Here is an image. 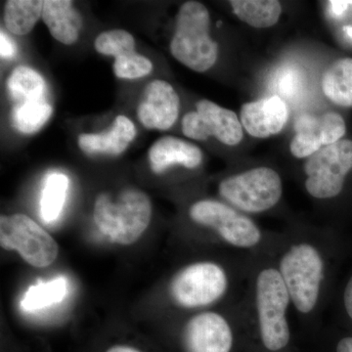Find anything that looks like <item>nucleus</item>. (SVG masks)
<instances>
[{
  "mask_svg": "<svg viewBox=\"0 0 352 352\" xmlns=\"http://www.w3.org/2000/svg\"><path fill=\"white\" fill-rule=\"evenodd\" d=\"M190 222L234 254L273 256L280 233L264 230L249 215L223 201L201 199L188 208Z\"/></svg>",
  "mask_w": 352,
  "mask_h": 352,
  "instance_id": "nucleus-4",
  "label": "nucleus"
},
{
  "mask_svg": "<svg viewBox=\"0 0 352 352\" xmlns=\"http://www.w3.org/2000/svg\"><path fill=\"white\" fill-rule=\"evenodd\" d=\"M322 90L333 103L352 107V58H340L326 69Z\"/></svg>",
  "mask_w": 352,
  "mask_h": 352,
  "instance_id": "nucleus-20",
  "label": "nucleus"
},
{
  "mask_svg": "<svg viewBox=\"0 0 352 352\" xmlns=\"http://www.w3.org/2000/svg\"><path fill=\"white\" fill-rule=\"evenodd\" d=\"M180 99L170 82L154 80L143 89L138 105L140 124L150 131H168L178 119Z\"/></svg>",
  "mask_w": 352,
  "mask_h": 352,
  "instance_id": "nucleus-14",
  "label": "nucleus"
},
{
  "mask_svg": "<svg viewBox=\"0 0 352 352\" xmlns=\"http://www.w3.org/2000/svg\"><path fill=\"white\" fill-rule=\"evenodd\" d=\"M352 170V141L342 139L307 157L303 166L305 188L315 200L337 198Z\"/></svg>",
  "mask_w": 352,
  "mask_h": 352,
  "instance_id": "nucleus-9",
  "label": "nucleus"
},
{
  "mask_svg": "<svg viewBox=\"0 0 352 352\" xmlns=\"http://www.w3.org/2000/svg\"><path fill=\"white\" fill-rule=\"evenodd\" d=\"M43 20L51 36L65 45H73L80 38L82 17L69 0H44Z\"/></svg>",
  "mask_w": 352,
  "mask_h": 352,
  "instance_id": "nucleus-18",
  "label": "nucleus"
},
{
  "mask_svg": "<svg viewBox=\"0 0 352 352\" xmlns=\"http://www.w3.org/2000/svg\"><path fill=\"white\" fill-rule=\"evenodd\" d=\"M150 168L155 175H163L178 164L187 170H196L203 163V152L198 146L175 136H164L150 148Z\"/></svg>",
  "mask_w": 352,
  "mask_h": 352,
  "instance_id": "nucleus-16",
  "label": "nucleus"
},
{
  "mask_svg": "<svg viewBox=\"0 0 352 352\" xmlns=\"http://www.w3.org/2000/svg\"><path fill=\"white\" fill-rule=\"evenodd\" d=\"M234 254L227 261L201 259L185 264L171 276L168 295L183 311L212 309L242 300L252 258Z\"/></svg>",
  "mask_w": 352,
  "mask_h": 352,
  "instance_id": "nucleus-3",
  "label": "nucleus"
},
{
  "mask_svg": "<svg viewBox=\"0 0 352 352\" xmlns=\"http://www.w3.org/2000/svg\"><path fill=\"white\" fill-rule=\"evenodd\" d=\"M229 3L242 22L258 29L272 27L281 17V3L276 0H232Z\"/></svg>",
  "mask_w": 352,
  "mask_h": 352,
  "instance_id": "nucleus-21",
  "label": "nucleus"
},
{
  "mask_svg": "<svg viewBox=\"0 0 352 352\" xmlns=\"http://www.w3.org/2000/svg\"><path fill=\"white\" fill-rule=\"evenodd\" d=\"M342 302H344V310H346L347 316L352 321V276L349 278L346 288H344Z\"/></svg>",
  "mask_w": 352,
  "mask_h": 352,
  "instance_id": "nucleus-27",
  "label": "nucleus"
},
{
  "mask_svg": "<svg viewBox=\"0 0 352 352\" xmlns=\"http://www.w3.org/2000/svg\"><path fill=\"white\" fill-rule=\"evenodd\" d=\"M272 258L300 320H317L330 271L328 245L320 231L293 229L280 233Z\"/></svg>",
  "mask_w": 352,
  "mask_h": 352,
  "instance_id": "nucleus-1",
  "label": "nucleus"
},
{
  "mask_svg": "<svg viewBox=\"0 0 352 352\" xmlns=\"http://www.w3.org/2000/svg\"><path fill=\"white\" fill-rule=\"evenodd\" d=\"M219 194L224 203L249 215L270 212L283 197V182L276 170L258 166L226 176L220 182Z\"/></svg>",
  "mask_w": 352,
  "mask_h": 352,
  "instance_id": "nucleus-8",
  "label": "nucleus"
},
{
  "mask_svg": "<svg viewBox=\"0 0 352 352\" xmlns=\"http://www.w3.org/2000/svg\"><path fill=\"white\" fill-rule=\"evenodd\" d=\"M95 50L106 56H113V73L122 80H136L152 73L151 60L135 50L133 36L122 29H113L101 32L94 41Z\"/></svg>",
  "mask_w": 352,
  "mask_h": 352,
  "instance_id": "nucleus-13",
  "label": "nucleus"
},
{
  "mask_svg": "<svg viewBox=\"0 0 352 352\" xmlns=\"http://www.w3.org/2000/svg\"><path fill=\"white\" fill-rule=\"evenodd\" d=\"M68 294V280L57 277L47 282L32 285L21 300L24 311L36 312L62 302Z\"/></svg>",
  "mask_w": 352,
  "mask_h": 352,
  "instance_id": "nucleus-23",
  "label": "nucleus"
},
{
  "mask_svg": "<svg viewBox=\"0 0 352 352\" xmlns=\"http://www.w3.org/2000/svg\"><path fill=\"white\" fill-rule=\"evenodd\" d=\"M106 352H142L134 347L129 346H115L109 349Z\"/></svg>",
  "mask_w": 352,
  "mask_h": 352,
  "instance_id": "nucleus-29",
  "label": "nucleus"
},
{
  "mask_svg": "<svg viewBox=\"0 0 352 352\" xmlns=\"http://www.w3.org/2000/svg\"><path fill=\"white\" fill-rule=\"evenodd\" d=\"M7 90L13 105L46 100L47 87L43 76L28 66L16 67L7 80Z\"/></svg>",
  "mask_w": 352,
  "mask_h": 352,
  "instance_id": "nucleus-19",
  "label": "nucleus"
},
{
  "mask_svg": "<svg viewBox=\"0 0 352 352\" xmlns=\"http://www.w3.org/2000/svg\"><path fill=\"white\" fill-rule=\"evenodd\" d=\"M0 245L6 251L17 252L25 263L36 268L51 265L59 254L54 238L24 214L1 215Z\"/></svg>",
  "mask_w": 352,
  "mask_h": 352,
  "instance_id": "nucleus-10",
  "label": "nucleus"
},
{
  "mask_svg": "<svg viewBox=\"0 0 352 352\" xmlns=\"http://www.w3.org/2000/svg\"><path fill=\"white\" fill-rule=\"evenodd\" d=\"M52 113V106L47 100L17 104L11 110V124L21 133H36L50 120Z\"/></svg>",
  "mask_w": 352,
  "mask_h": 352,
  "instance_id": "nucleus-25",
  "label": "nucleus"
},
{
  "mask_svg": "<svg viewBox=\"0 0 352 352\" xmlns=\"http://www.w3.org/2000/svg\"><path fill=\"white\" fill-rule=\"evenodd\" d=\"M43 1L41 0H8L4 6V24L15 36H25L43 18Z\"/></svg>",
  "mask_w": 352,
  "mask_h": 352,
  "instance_id": "nucleus-22",
  "label": "nucleus"
},
{
  "mask_svg": "<svg viewBox=\"0 0 352 352\" xmlns=\"http://www.w3.org/2000/svg\"><path fill=\"white\" fill-rule=\"evenodd\" d=\"M296 133L289 144L292 155L298 159L309 157L325 146L333 144L346 135V126L340 113L328 112L321 116H300L296 120Z\"/></svg>",
  "mask_w": 352,
  "mask_h": 352,
  "instance_id": "nucleus-12",
  "label": "nucleus"
},
{
  "mask_svg": "<svg viewBox=\"0 0 352 352\" xmlns=\"http://www.w3.org/2000/svg\"><path fill=\"white\" fill-rule=\"evenodd\" d=\"M238 333L247 335L243 298L226 309L193 312L183 323L180 344L184 352H233Z\"/></svg>",
  "mask_w": 352,
  "mask_h": 352,
  "instance_id": "nucleus-6",
  "label": "nucleus"
},
{
  "mask_svg": "<svg viewBox=\"0 0 352 352\" xmlns=\"http://www.w3.org/2000/svg\"><path fill=\"white\" fill-rule=\"evenodd\" d=\"M336 352H352V337L342 338L336 346Z\"/></svg>",
  "mask_w": 352,
  "mask_h": 352,
  "instance_id": "nucleus-28",
  "label": "nucleus"
},
{
  "mask_svg": "<svg viewBox=\"0 0 352 352\" xmlns=\"http://www.w3.org/2000/svg\"><path fill=\"white\" fill-rule=\"evenodd\" d=\"M182 126L186 138L198 141L214 136L223 144L235 146L244 136L242 124L235 112L207 99L196 104L195 112L183 117Z\"/></svg>",
  "mask_w": 352,
  "mask_h": 352,
  "instance_id": "nucleus-11",
  "label": "nucleus"
},
{
  "mask_svg": "<svg viewBox=\"0 0 352 352\" xmlns=\"http://www.w3.org/2000/svg\"><path fill=\"white\" fill-rule=\"evenodd\" d=\"M152 203L142 190L126 188L113 196L101 193L94 203V219L99 232L115 244L138 242L152 219Z\"/></svg>",
  "mask_w": 352,
  "mask_h": 352,
  "instance_id": "nucleus-5",
  "label": "nucleus"
},
{
  "mask_svg": "<svg viewBox=\"0 0 352 352\" xmlns=\"http://www.w3.org/2000/svg\"><path fill=\"white\" fill-rule=\"evenodd\" d=\"M210 17L207 7L199 1H186L176 15L170 53L185 67L204 73L214 67L219 45L210 36Z\"/></svg>",
  "mask_w": 352,
  "mask_h": 352,
  "instance_id": "nucleus-7",
  "label": "nucleus"
},
{
  "mask_svg": "<svg viewBox=\"0 0 352 352\" xmlns=\"http://www.w3.org/2000/svg\"><path fill=\"white\" fill-rule=\"evenodd\" d=\"M136 127L126 116L119 115L108 131L99 133H82L78 139L80 149L89 156H120L136 138Z\"/></svg>",
  "mask_w": 352,
  "mask_h": 352,
  "instance_id": "nucleus-17",
  "label": "nucleus"
},
{
  "mask_svg": "<svg viewBox=\"0 0 352 352\" xmlns=\"http://www.w3.org/2000/svg\"><path fill=\"white\" fill-rule=\"evenodd\" d=\"M241 124L250 135L267 138L279 133L289 119L286 102L279 96L249 102L241 109Z\"/></svg>",
  "mask_w": 352,
  "mask_h": 352,
  "instance_id": "nucleus-15",
  "label": "nucleus"
},
{
  "mask_svg": "<svg viewBox=\"0 0 352 352\" xmlns=\"http://www.w3.org/2000/svg\"><path fill=\"white\" fill-rule=\"evenodd\" d=\"M0 54H1L2 59H10L16 54V45L14 41L10 38L7 36L6 32L1 31V36H0Z\"/></svg>",
  "mask_w": 352,
  "mask_h": 352,
  "instance_id": "nucleus-26",
  "label": "nucleus"
},
{
  "mask_svg": "<svg viewBox=\"0 0 352 352\" xmlns=\"http://www.w3.org/2000/svg\"><path fill=\"white\" fill-rule=\"evenodd\" d=\"M245 333L263 351L284 352L292 342L291 296L271 256L252 258L244 296Z\"/></svg>",
  "mask_w": 352,
  "mask_h": 352,
  "instance_id": "nucleus-2",
  "label": "nucleus"
},
{
  "mask_svg": "<svg viewBox=\"0 0 352 352\" xmlns=\"http://www.w3.org/2000/svg\"><path fill=\"white\" fill-rule=\"evenodd\" d=\"M69 184V177L64 173H50L44 179L41 198V215L45 223L56 221L63 212Z\"/></svg>",
  "mask_w": 352,
  "mask_h": 352,
  "instance_id": "nucleus-24",
  "label": "nucleus"
}]
</instances>
